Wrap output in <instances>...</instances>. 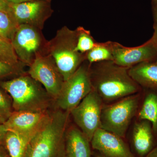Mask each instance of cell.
Returning <instances> with one entry per match:
<instances>
[{
	"label": "cell",
	"instance_id": "6da1fadb",
	"mask_svg": "<svg viewBox=\"0 0 157 157\" xmlns=\"http://www.w3.org/2000/svg\"><path fill=\"white\" fill-rule=\"evenodd\" d=\"M129 68L113 61L96 62L90 64L93 89L104 103H113L140 92L142 88L129 75Z\"/></svg>",
	"mask_w": 157,
	"mask_h": 157
},
{
	"label": "cell",
	"instance_id": "7a4b0ae2",
	"mask_svg": "<svg viewBox=\"0 0 157 157\" xmlns=\"http://www.w3.org/2000/svg\"><path fill=\"white\" fill-rule=\"evenodd\" d=\"M70 115L59 109L51 112L29 142L24 157H65V135Z\"/></svg>",
	"mask_w": 157,
	"mask_h": 157
},
{
	"label": "cell",
	"instance_id": "3957f363",
	"mask_svg": "<svg viewBox=\"0 0 157 157\" xmlns=\"http://www.w3.org/2000/svg\"><path fill=\"white\" fill-rule=\"evenodd\" d=\"M0 86L11 96L16 112L48 111L54 100L43 86L29 75L0 82Z\"/></svg>",
	"mask_w": 157,
	"mask_h": 157
},
{
	"label": "cell",
	"instance_id": "277c9868",
	"mask_svg": "<svg viewBox=\"0 0 157 157\" xmlns=\"http://www.w3.org/2000/svg\"><path fill=\"white\" fill-rule=\"evenodd\" d=\"M77 32L64 26L48 41L46 52L53 58L64 80L67 79L86 61L85 54L76 49Z\"/></svg>",
	"mask_w": 157,
	"mask_h": 157
},
{
	"label": "cell",
	"instance_id": "5b68a950",
	"mask_svg": "<svg viewBox=\"0 0 157 157\" xmlns=\"http://www.w3.org/2000/svg\"><path fill=\"white\" fill-rule=\"evenodd\" d=\"M140 92L104 105L101 110L100 128L121 137L125 136L129 125L139 109Z\"/></svg>",
	"mask_w": 157,
	"mask_h": 157
},
{
	"label": "cell",
	"instance_id": "8992f818",
	"mask_svg": "<svg viewBox=\"0 0 157 157\" xmlns=\"http://www.w3.org/2000/svg\"><path fill=\"white\" fill-rule=\"evenodd\" d=\"M90 64L86 60L64 81L55 100L59 109L70 112L93 90L90 75Z\"/></svg>",
	"mask_w": 157,
	"mask_h": 157
},
{
	"label": "cell",
	"instance_id": "52a82bcc",
	"mask_svg": "<svg viewBox=\"0 0 157 157\" xmlns=\"http://www.w3.org/2000/svg\"><path fill=\"white\" fill-rule=\"evenodd\" d=\"M11 42L19 61L29 67L38 54L46 52L48 41L41 30L28 25H21Z\"/></svg>",
	"mask_w": 157,
	"mask_h": 157
},
{
	"label": "cell",
	"instance_id": "ba28073f",
	"mask_svg": "<svg viewBox=\"0 0 157 157\" xmlns=\"http://www.w3.org/2000/svg\"><path fill=\"white\" fill-rule=\"evenodd\" d=\"M104 105L100 96L93 89L70 111L73 121L90 142L101 126V110Z\"/></svg>",
	"mask_w": 157,
	"mask_h": 157
},
{
	"label": "cell",
	"instance_id": "9c48e42d",
	"mask_svg": "<svg viewBox=\"0 0 157 157\" xmlns=\"http://www.w3.org/2000/svg\"><path fill=\"white\" fill-rule=\"evenodd\" d=\"M28 74L40 82L55 101L65 80L54 59L50 55L46 52L38 54L29 66Z\"/></svg>",
	"mask_w": 157,
	"mask_h": 157
},
{
	"label": "cell",
	"instance_id": "30bf717a",
	"mask_svg": "<svg viewBox=\"0 0 157 157\" xmlns=\"http://www.w3.org/2000/svg\"><path fill=\"white\" fill-rule=\"evenodd\" d=\"M9 11L18 25H28L41 30L53 12L51 2L44 0L9 4Z\"/></svg>",
	"mask_w": 157,
	"mask_h": 157
},
{
	"label": "cell",
	"instance_id": "8fae6325",
	"mask_svg": "<svg viewBox=\"0 0 157 157\" xmlns=\"http://www.w3.org/2000/svg\"><path fill=\"white\" fill-rule=\"evenodd\" d=\"M112 53L115 63L129 68L143 62L155 61L157 46L151 39L142 45L133 47L113 42Z\"/></svg>",
	"mask_w": 157,
	"mask_h": 157
},
{
	"label": "cell",
	"instance_id": "7c38bea8",
	"mask_svg": "<svg viewBox=\"0 0 157 157\" xmlns=\"http://www.w3.org/2000/svg\"><path fill=\"white\" fill-rule=\"evenodd\" d=\"M50 113L48 111H14L4 125L7 131L14 132L30 140L45 123Z\"/></svg>",
	"mask_w": 157,
	"mask_h": 157
},
{
	"label": "cell",
	"instance_id": "4fadbf2b",
	"mask_svg": "<svg viewBox=\"0 0 157 157\" xmlns=\"http://www.w3.org/2000/svg\"><path fill=\"white\" fill-rule=\"evenodd\" d=\"M90 142L93 148L104 157H135L122 137L101 128Z\"/></svg>",
	"mask_w": 157,
	"mask_h": 157
},
{
	"label": "cell",
	"instance_id": "5bb4252c",
	"mask_svg": "<svg viewBox=\"0 0 157 157\" xmlns=\"http://www.w3.org/2000/svg\"><path fill=\"white\" fill-rule=\"evenodd\" d=\"M90 142L78 128L70 127L65 135V157H90Z\"/></svg>",
	"mask_w": 157,
	"mask_h": 157
},
{
	"label": "cell",
	"instance_id": "9a60e30c",
	"mask_svg": "<svg viewBox=\"0 0 157 157\" xmlns=\"http://www.w3.org/2000/svg\"><path fill=\"white\" fill-rule=\"evenodd\" d=\"M154 132L152 125L146 120H139L135 123L133 132V140L135 150L141 156L146 155L153 149Z\"/></svg>",
	"mask_w": 157,
	"mask_h": 157
},
{
	"label": "cell",
	"instance_id": "2e32d148",
	"mask_svg": "<svg viewBox=\"0 0 157 157\" xmlns=\"http://www.w3.org/2000/svg\"><path fill=\"white\" fill-rule=\"evenodd\" d=\"M129 75L141 88L157 90V63H140L129 68Z\"/></svg>",
	"mask_w": 157,
	"mask_h": 157
},
{
	"label": "cell",
	"instance_id": "e0dca14e",
	"mask_svg": "<svg viewBox=\"0 0 157 157\" xmlns=\"http://www.w3.org/2000/svg\"><path fill=\"white\" fill-rule=\"evenodd\" d=\"M144 99L137 112L139 120H146L151 123L155 135L157 136V90L144 88Z\"/></svg>",
	"mask_w": 157,
	"mask_h": 157
},
{
	"label": "cell",
	"instance_id": "ac0fdd59",
	"mask_svg": "<svg viewBox=\"0 0 157 157\" xmlns=\"http://www.w3.org/2000/svg\"><path fill=\"white\" fill-rule=\"evenodd\" d=\"M29 141L14 132L8 131L4 145L10 157H24Z\"/></svg>",
	"mask_w": 157,
	"mask_h": 157
},
{
	"label": "cell",
	"instance_id": "d6986e66",
	"mask_svg": "<svg viewBox=\"0 0 157 157\" xmlns=\"http://www.w3.org/2000/svg\"><path fill=\"white\" fill-rule=\"evenodd\" d=\"M113 42H97L95 46L85 53L86 60L90 64L96 62L113 61Z\"/></svg>",
	"mask_w": 157,
	"mask_h": 157
},
{
	"label": "cell",
	"instance_id": "ffe728a7",
	"mask_svg": "<svg viewBox=\"0 0 157 157\" xmlns=\"http://www.w3.org/2000/svg\"><path fill=\"white\" fill-rule=\"evenodd\" d=\"M16 22L11 12L0 10V36L11 40L18 28Z\"/></svg>",
	"mask_w": 157,
	"mask_h": 157
},
{
	"label": "cell",
	"instance_id": "44dd1931",
	"mask_svg": "<svg viewBox=\"0 0 157 157\" xmlns=\"http://www.w3.org/2000/svg\"><path fill=\"white\" fill-rule=\"evenodd\" d=\"M0 61L18 68L20 62L10 40L0 36Z\"/></svg>",
	"mask_w": 157,
	"mask_h": 157
},
{
	"label": "cell",
	"instance_id": "7402d4cb",
	"mask_svg": "<svg viewBox=\"0 0 157 157\" xmlns=\"http://www.w3.org/2000/svg\"><path fill=\"white\" fill-rule=\"evenodd\" d=\"M77 32V43L76 49L80 53L85 54L94 48L97 42L93 38L89 30L82 27L76 29Z\"/></svg>",
	"mask_w": 157,
	"mask_h": 157
},
{
	"label": "cell",
	"instance_id": "603a6c76",
	"mask_svg": "<svg viewBox=\"0 0 157 157\" xmlns=\"http://www.w3.org/2000/svg\"><path fill=\"white\" fill-rule=\"evenodd\" d=\"M14 112L11 96L0 88V125L4 124Z\"/></svg>",
	"mask_w": 157,
	"mask_h": 157
},
{
	"label": "cell",
	"instance_id": "cb8c5ba5",
	"mask_svg": "<svg viewBox=\"0 0 157 157\" xmlns=\"http://www.w3.org/2000/svg\"><path fill=\"white\" fill-rule=\"evenodd\" d=\"M18 68L11 66L0 61V78L18 73Z\"/></svg>",
	"mask_w": 157,
	"mask_h": 157
},
{
	"label": "cell",
	"instance_id": "d4e9b609",
	"mask_svg": "<svg viewBox=\"0 0 157 157\" xmlns=\"http://www.w3.org/2000/svg\"><path fill=\"white\" fill-rule=\"evenodd\" d=\"M151 9L154 21V33L150 39L157 46V0H152Z\"/></svg>",
	"mask_w": 157,
	"mask_h": 157
},
{
	"label": "cell",
	"instance_id": "484cf974",
	"mask_svg": "<svg viewBox=\"0 0 157 157\" xmlns=\"http://www.w3.org/2000/svg\"><path fill=\"white\" fill-rule=\"evenodd\" d=\"M7 132L8 131L4 124L0 125V145L4 144L5 137Z\"/></svg>",
	"mask_w": 157,
	"mask_h": 157
},
{
	"label": "cell",
	"instance_id": "4316f807",
	"mask_svg": "<svg viewBox=\"0 0 157 157\" xmlns=\"http://www.w3.org/2000/svg\"><path fill=\"white\" fill-rule=\"evenodd\" d=\"M9 4L6 0H0V10L8 11Z\"/></svg>",
	"mask_w": 157,
	"mask_h": 157
},
{
	"label": "cell",
	"instance_id": "83f0119b",
	"mask_svg": "<svg viewBox=\"0 0 157 157\" xmlns=\"http://www.w3.org/2000/svg\"><path fill=\"white\" fill-rule=\"evenodd\" d=\"M9 4H19L26 2H33V1H39V0H6ZM44 1L51 2L52 0H44Z\"/></svg>",
	"mask_w": 157,
	"mask_h": 157
},
{
	"label": "cell",
	"instance_id": "f1b7e54d",
	"mask_svg": "<svg viewBox=\"0 0 157 157\" xmlns=\"http://www.w3.org/2000/svg\"><path fill=\"white\" fill-rule=\"evenodd\" d=\"M8 152L4 144L0 145V157H9Z\"/></svg>",
	"mask_w": 157,
	"mask_h": 157
},
{
	"label": "cell",
	"instance_id": "f546056e",
	"mask_svg": "<svg viewBox=\"0 0 157 157\" xmlns=\"http://www.w3.org/2000/svg\"><path fill=\"white\" fill-rule=\"evenodd\" d=\"M145 157H157V146L155 147Z\"/></svg>",
	"mask_w": 157,
	"mask_h": 157
},
{
	"label": "cell",
	"instance_id": "4dcf8cb0",
	"mask_svg": "<svg viewBox=\"0 0 157 157\" xmlns=\"http://www.w3.org/2000/svg\"><path fill=\"white\" fill-rule=\"evenodd\" d=\"M155 62H156V63H157V59H156V60Z\"/></svg>",
	"mask_w": 157,
	"mask_h": 157
},
{
	"label": "cell",
	"instance_id": "1f68e13d",
	"mask_svg": "<svg viewBox=\"0 0 157 157\" xmlns=\"http://www.w3.org/2000/svg\"><path fill=\"white\" fill-rule=\"evenodd\" d=\"M97 157H104V156H98Z\"/></svg>",
	"mask_w": 157,
	"mask_h": 157
}]
</instances>
